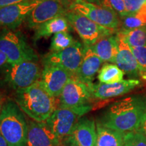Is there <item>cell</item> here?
I'll return each instance as SVG.
<instances>
[{"label":"cell","mask_w":146,"mask_h":146,"mask_svg":"<svg viewBox=\"0 0 146 146\" xmlns=\"http://www.w3.org/2000/svg\"><path fill=\"white\" fill-rule=\"evenodd\" d=\"M146 109V96L135 95L112 104L102 113L98 123L123 133L141 128Z\"/></svg>","instance_id":"6da1fadb"},{"label":"cell","mask_w":146,"mask_h":146,"mask_svg":"<svg viewBox=\"0 0 146 146\" xmlns=\"http://www.w3.org/2000/svg\"><path fill=\"white\" fill-rule=\"evenodd\" d=\"M15 102L33 120L43 123L58 107L56 98L47 92L40 81L16 91Z\"/></svg>","instance_id":"7a4b0ae2"},{"label":"cell","mask_w":146,"mask_h":146,"mask_svg":"<svg viewBox=\"0 0 146 146\" xmlns=\"http://www.w3.org/2000/svg\"><path fill=\"white\" fill-rule=\"evenodd\" d=\"M0 133L9 146H27L28 121L15 102L7 100L0 112Z\"/></svg>","instance_id":"3957f363"},{"label":"cell","mask_w":146,"mask_h":146,"mask_svg":"<svg viewBox=\"0 0 146 146\" xmlns=\"http://www.w3.org/2000/svg\"><path fill=\"white\" fill-rule=\"evenodd\" d=\"M91 85L71 78L58 98V107L74 110L81 116H84L92 109L91 102L94 98Z\"/></svg>","instance_id":"277c9868"},{"label":"cell","mask_w":146,"mask_h":146,"mask_svg":"<svg viewBox=\"0 0 146 146\" xmlns=\"http://www.w3.org/2000/svg\"><path fill=\"white\" fill-rule=\"evenodd\" d=\"M0 51L12 64L24 61L38 60L35 51L29 45L21 33L7 30L0 33Z\"/></svg>","instance_id":"5b68a950"},{"label":"cell","mask_w":146,"mask_h":146,"mask_svg":"<svg viewBox=\"0 0 146 146\" xmlns=\"http://www.w3.org/2000/svg\"><path fill=\"white\" fill-rule=\"evenodd\" d=\"M68 10L81 14L100 26L112 30L118 31L120 25L118 14L113 9L86 0H76Z\"/></svg>","instance_id":"8992f818"},{"label":"cell","mask_w":146,"mask_h":146,"mask_svg":"<svg viewBox=\"0 0 146 146\" xmlns=\"http://www.w3.org/2000/svg\"><path fill=\"white\" fill-rule=\"evenodd\" d=\"M42 70L36 62L24 61L10 64L5 71V81L16 91L27 88L39 81Z\"/></svg>","instance_id":"52a82bcc"},{"label":"cell","mask_w":146,"mask_h":146,"mask_svg":"<svg viewBox=\"0 0 146 146\" xmlns=\"http://www.w3.org/2000/svg\"><path fill=\"white\" fill-rule=\"evenodd\" d=\"M70 26L77 33L84 44L91 46L103 36L113 35L115 30L102 27L82 14L68 10L65 14Z\"/></svg>","instance_id":"ba28073f"},{"label":"cell","mask_w":146,"mask_h":146,"mask_svg":"<svg viewBox=\"0 0 146 146\" xmlns=\"http://www.w3.org/2000/svg\"><path fill=\"white\" fill-rule=\"evenodd\" d=\"M85 45L76 41L74 44L58 52H50L43 58V64L58 65L67 70L72 76L76 74L83 60Z\"/></svg>","instance_id":"9c48e42d"},{"label":"cell","mask_w":146,"mask_h":146,"mask_svg":"<svg viewBox=\"0 0 146 146\" xmlns=\"http://www.w3.org/2000/svg\"><path fill=\"white\" fill-rule=\"evenodd\" d=\"M81 117L74 110L57 107L45 123L62 143Z\"/></svg>","instance_id":"30bf717a"},{"label":"cell","mask_w":146,"mask_h":146,"mask_svg":"<svg viewBox=\"0 0 146 146\" xmlns=\"http://www.w3.org/2000/svg\"><path fill=\"white\" fill-rule=\"evenodd\" d=\"M42 1L27 0L16 4L0 7V27L10 29L17 28Z\"/></svg>","instance_id":"8fae6325"},{"label":"cell","mask_w":146,"mask_h":146,"mask_svg":"<svg viewBox=\"0 0 146 146\" xmlns=\"http://www.w3.org/2000/svg\"><path fill=\"white\" fill-rule=\"evenodd\" d=\"M72 78V74L62 67L45 64L39 81L51 96L57 98Z\"/></svg>","instance_id":"7c38bea8"},{"label":"cell","mask_w":146,"mask_h":146,"mask_svg":"<svg viewBox=\"0 0 146 146\" xmlns=\"http://www.w3.org/2000/svg\"><path fill=\"white\" fill-rule=\"evenodd\" d=\"M68 10L58 0H43L27 16V25L29 28L35 29L53 18L65 15Z\"/></svg>","instance_id":"4fadbf2b"},{"label":"cell","mask_w":146,"mask_h":146,"mask_svg":"<svg viewBox=\"0 0 146 146\" xmlns=\"http://www.w3.org/2000/svg\"><path fill=\"white\" fill-rule=\"evenodd\" d=\"M96 140L97 129L95 120L87 117H81L64 141L68 146H96Z\"/></svg>","instance_id":"5bb4252c"},{"label":"cell","mask_w":146,"mask_h":146,"mask_svg":"<svg viewBox=\"0 0 146 146\" xmlns=\"http://www.w3.org/2000/svg\"><path fill=\"white\" fill-rule=\"evenodd\" d=\"M140 85L139 80L132 78L112 84L92 83L91 89L94 99L107 100L127 94Z\"/></svg>","instance_id":"9a60e30c"},{"label":"cell","mask_w":146,"mask_h":146,"mask_svg":"<svg viewBox=\"0 0 146 146\" xmlns=\"http://www.w3.org/2000/svg\"><path fill=\"white\" fill-rule=\"evenodd\" d=\"M28 121L27 146H61L62 141L54 135L45 122Z\"/></svg>","instance_id":"2e32d148"},{"label":"cell","mask_w":146,"mask_h":146,"mask_svg":"<svg viewBox=\"0 0 146 146\" xmlns=\"http://www.w3.org/2000/svg\"><path fill=\"white\" fill-rule=\"evenodd\" d=\"M103 61L95 53L90 46L85 45L83 60L79 68L73 78L88 85L93 83L96 74L99 72Z\"/></svg>","instance_id":"e0dca14e"},{"label":"cell","mask_w":146,"mask_h":146,"mask_svg":"<svg viewBox=\"0 0 146 146\" xmlns=\"http://www.w3.org/2000/svg\"><path fill=\"white\" fill-rule=\"evenodd\" d=\"M116 36L118 51L115 64L129 77L134 78V79L140 77L139 68L131 47L121 36L117 34Z\"/></svg>","instance_id":"ac0fdd59"},{"label":"cell","mask_w":146,"mask_h":146,"mask_svg":"<svg viewBox=\"0 0 146 146\" xmlns=\"http://www.w3.org/2000/svg\"><path fill=\"white\" fill-rule=\"evenodd\" d=\"M90 47L103 62L115 63L118 51L116 35L103 36Z\"/></svg>","instance_id":"d6986e66"},{"label":"cell","mask_w":146,"mask_h":146,"mask_svg":"<svg viewBox=\"0 0 146 146\" xmlns=\"http://www.w3.org/2000/svg\"><path fill=\"white\" fill-rule=\"evenodd\" d=\"M72 27L68 23L65 15L59 16L53 18L46 23L42 24L35 29L34 40L41 39L42 38L48 37L52 35L60 32H69Z\"/></svg>","instance_id":"ffe728a7"},{"label":"cell","mask_w":146,"mask_h":146,"mask_svg":"<svg viewBox=\"0 0 146 146\" xmlns=\"http://www.w3.org/2000/svg\"><path fill=\"white\" fill-rule=\"evenodd\" d=\"M96 146H124V135L120 132L104 127L97 123Z\"/></svg>","instance_id":"44dd1931"},{"label":"cell","mask_w":146,"mask_h":146,"mask_svg":"<svg viewBox=\"0 0 146 146\" xmlns=\"http://www.w3.org/2000/svg\"><path fill=\"white\" fill-rule=\"evenodd\" d=\"M116 34L121 36L130 47H140L146 46V27L130 29H120Z\"/></svg>","instance_id":"7402d4cb"},{"label":"cell","mask_w":146,"mask_h":146,"mask_svg":"<svg viewBox=\"0 0 146 146\" xmlns=\"http://www.w3.org/2000/svg\"><path fill=\"white\" fill-rule=\"evenodd\" d=\"M125 73L118 66L113 64H106L98 72V78L100 83L112 84L123 81Z\"/></svg>","instance_id":"603a6c76"},{"label":"cell","mask_w":146,"mask_h":146,"mask_svg":"<svg viewBox=\"0 0 146 146\" xmlns=\"http://www.w3.org/2000/svg\"><path fill=\"white\" fill-rule=\"evenodd\" d=\"M123 29L130 30L146 27V3L135 14L121 18Z\"/></svg>","instance_id":"cb8c5ba5"},{"label":"cell","mask_w":146,"mask_h":146,"mask_svg":"<svg viewBox=\"0 0 146 146\" xmlns=\"http://www.w3.org/2000/svg\"><path fill=\"white\" fill-rule=\"evenodd\" d=\"M75 40L69 32H60L55 34L50 45L51 52H58L70 47L75 43Z\"/></svg>","instance_id":"d4e9b609"},{"label":"cell","mask_w":146,"mask_h":146,"mask_svg":"<svg viewBox=\"0 0 146 146\" xmlns=\"http://www.w3.org/2000/svg\"><path fill=\"white\" fill-rule=\"evenodd\" d=\"M124 146H146V135L141 129L125 133Z\"/></svg>","instance_id":"484cf974"},{"label":"cell","mask_w":146,"mask_h":146,"mask_svg":"<svg viewBox=\"0 0 146 146\" xmlns=\"http://www.w3.org/2000/svg\"><path fill=\"white\" fill-rule=\"evenodd\" d=\"M130 47L137 62L139 68L140 77L146 81V46Z\"/></svg>","instance_id":"4316f807"},{"label":"cell","mask_w":146,"mask_h":146,"mask_svg":"<svg viewBox=\"0 0 146 146\" xmlns=\"http://www.w3.org/2000/svg\"><path fill=\"white\" fill-rule=\"evenodd\" d=\"M128 15L135 14L142 8L146 0H123Z\"/></svg>","instance_id":"83f0119b"},{"label":"cell","mask_w":146,"mask_h":146,"mask_svg":"<svg viewBox=\"0 0 146 146\" xmlns=\"http://www.w3.org/2000/svg\"><path fill=\"white\" fill-rule=\"evenodd\" d=\"M108 1L113 10L118 14L120 18H123L128 15L123 0H108Z\"/></svg>","instance_id":"f1b7e54d"},{"label":"cell","mask_w":146,"mask_h":146,"mask_svg":"<svg viewBox=\"0 0 146 146\" xmlns=\"http://www.w3.org/2000/svg\"><path fill=\"white\" fill-rule=\"evenodd\" d=\"M25 1H27V0H0V7L16 4V3L23 2Z\"/></svg>","instance_id":"f546056e"},{"label":"cell","mask_w":146,"mask_h":146,"mask_svg":"<svg viewBox=\"0 0 146 146\" xmlns=\"http://www.w3.org/2000/svg\"><path fill=\"white\" fill-rule=\"evenodd\" d=\"M8 63V58H7L6 56L0 51V67L2 66L5 64Z\"/></svg>","instance_id":"4dcf8cb0"},{"label":"cell","mask_w":146,"mask_h":146,"mask_svg":"<svg viewBox=\"0 0 146 146\" xmlns=\"http://www.w3.org/2000/svg\"><path fill=\"white\" fill-rule=\"evenodd\" d=\"M58 1H60L66 8L68 10V8L70 7V5L74 3L76 0H58Z\"/></svg>","instance_id":"1f68e13d"},{"label":"cell","mask_w":146,"mask_h":146,"mask_svg":"<svg viewBox=\"0 0 146 146\" xmlns=\"http://www.w3.org/2000/svg\"><path fill=\"white\" fill-rule=\"evenodd\" d=\"M140 129H141V130L143 131V132L145 133V135H146V109H145V114H144V116H143V120H142V123H141V128H140Z\"/></svg>","instance_id":"d6a6232c"},{"label":"cell","mask_w":146,"mask_h":146,"mask_svg":"<svg viewBox=\"0 0 146 146\" xmlns=\"http://www.w3.org/2000/svg\"><path fill=\"white\" fill-rule=\"evenodd\" d=\"M0 146H9L8 143L5 141L3 137L1 135V133H0Z\"/></svg>","instance_id":"836d02e7"},{"label":"cell","mask_w":146,"mask_h":146,"mask_svg":"<svg viewBox=\"0 0 146 146\" xmlns=\"http://www.w3.org/2000/svg\"><path fill=\"white\" fill-rule=\"evenodd\" d=\"M5 99H4V97L2 94L0 93V112H1V109H2V107L3 104H4L5 103Z\"/></svg>","instance_id":"e575fe53"}]
</instances>
